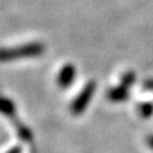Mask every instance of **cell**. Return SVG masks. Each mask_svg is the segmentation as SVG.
<instances>
[{"mask_svg": "<svg viewBox=\"0 0 153 153\" xmlns=\"http://www.w3.org/2000/svg\"><path fill=\"white\" fill-rule=\"evenodd\" d=\"M40 52V46L38 45H25L18 46L13 49L0 50V61H8V60H16L19 57H27L33 56Z\"/></svg>", "mask_w": 153, "mask_h": 153, "instance_id": "obj_1", "label": "cell"}, {"mask_svg": "<svg viewBox=\"0 0 153 153\" xmlns=\"http://www.w3.org/2000/svg\"><path fill=\"white\" fill-rule=\"evenodd\" d=\"M0 108H1L5 114H12V111H13L12 103L8 102V101H1L0 102Z\"/></svg>", "mask_w": 153, "mask_h": 153, "instance_id": "obj_2", "label": "cell"}]
</instances>
